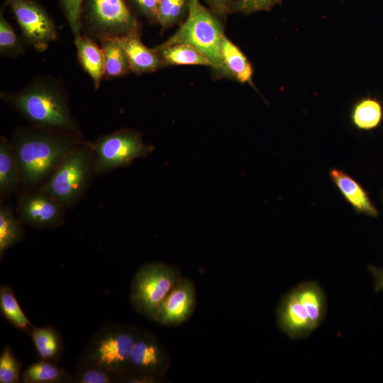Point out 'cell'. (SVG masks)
<instances>
[{
	"label": "cell",
	"instance_id": "obj_1",
	"mask_svg": "<svg viewBox=\"0 0 383 383\" xmlns=\"http://www.w3.org/2000/svg\"><path fill=\"white\" fill-rule=\"evenodd\" d=\"M11 143L19 166L21 184L34 187L48 179L82 141L77 133L33 127L16 129Z\"/></svg>",
	"mask_w": 383,
	"mask_h": 383
},
{
	"label": "cell",
	"instance_id": "obj_2",
	"mask_svg": "<svg viewBox=\"0 0 383 383\" xmlns=\"http://www.w3.org/2000/svg\"><path fill=\"white\" fill-rule=\"evenodd\" d=\"M1 98L34 127L79 134L67 96L51 79H36L19 91L1 92Z\"/></svg>",
	"mask_w": 383,
	"mask_h": 383
},
{
	"label": "cell",
	"instance_id": "obj_3",
	"mask_svg": "<svg viewBox=\"0 0 383 383\" xmlns=\"http://www.w3.org/2000/svg\"><path fill=\"white\" fill-rule=\"evenodd\" d=\"M327 299L316 282L301 283L284 296L277 311L279 328L292 339L304 338L326 318Z\"/></svg>",
	"mask_w": 383,
	"mask_h": 383
},
{
	"label": "cell",
	"instance_id": "obj_4",
	"mask_svg": "<svg viewBox=\"0 0 383 383\" xmlns=\"http://www.w3.org/2000/svg\"><path fill=\"white\" fill-rule=\"evenodd\" d=\"M222 27L215 13L200 0H189L187 17L179 29L160 47L189 45L199 50L219 74L231 76L220 51Z\"/></svg>",
	"mask_w": 383,
	"mask_h": 383
},
{
	"label": "cell",
	"instance_id": "obj_5",
	"mask_svg": "<svg viewBox=\"0 0 383 383\" xmlns=\"http://www.w3.org/2000/svg\"><path fill=\"white\" fill-rule=\"evenodd\" d=\"M94 174L92 146L82 142L69 152L39 189L53 196L66 209L71 208L85 192Z\"/></svg>",
	"mask_w": 383,
	"mask_h": 383
},
{
	"label": "cell",
	"instance_id": "obj_6",
	"mask_svg": "<svg viewBox=\"0 0 383 383\" xmlns=\"http://www.w3.org/2000/svg\"><path fill=\"white\" fill-rule=\"evenodd\" d=\"M140 332L132 326L105 324L93 335L79 360L123 376Z\"/></svg>",
	"mask_w": 383,
	"mask_h": 383
},
{
	"label": "cell",
	"instance_id": "obj_7",
	"mask_svg": "<svg viewBox=\"0 0 383 383\" xmlns=\"http://www.w3.org/2000/svg\"><path fill=\"white\" fill-rule=\"evenodd\" d=\"M179 279L176 270L167 265L145 264L131 282L130 300L133 309L155 321L162 302Z\"/></svg>",
	"mask_w": 383,
	"mask_h": 383
},
{
	"label": "cell",
	"instance_id": "obj_8",
	"mask_svg": "<svg viewBox=\"0 0 383 383\" xmlns=\"http://www.w3.org/2000/svg\"><path fill=\"white\" fill-rule=\"evenodd\" d=\"M95 172L100 175L128 166L134 160L154 150V146L143 141L141 135L133 130L122 129L101 136L91 145Z\"/></svg>",
	"mask_w": 383,
	"mask_h": 383
},
{
	"label": "cell",
	"instance_id": "obj_9",
	"mask_svg": "<svg viewBox=\"0 0 383 383\" xmlns=\"http://www.w3.org/2000/svg\"><path fill=\"white\" fill-rule=\"evenodd\" d=\"M11 8L26 41L44 51L57 38L54 23L48 13L32 0H6Z\"/></svg>",
	"mask_w": 383,
	"mask_h": 383
},
{
	"label": "cell",
	"instance_id": "obj_10",
	"mask_svg": "<svg viewBox=\"0 0 383 383\" xmlns=\"http://www.w3.org/2000/svg\"><path fill=\"white\" fill-rule=\"evenodd\" d=\"M66 208L49 194L38 189L21 196L18 217L31 227L55 228L64 221Z\"/></svg>",
	"mask_w": 383,
	"mask_h": 383
},
{
	"label": "cell",
	"instance_id": "obj_11",
	"mask_svg": "<svg viewBox=\"0 0 383 383\" xmlns=\"http://www.w3.org/2000/svg\"><path fill=\"white\" fill-rule=\"evenodd\" d=\"M89 11L93 24L104 37L128 34L137 28V21L124 0H89Z\"/></svg>",
	"mask_w": 383,
	"mask_h": 383
},
{
	"label": "cell",
	"instance_id": "obj_12",
	"mask_svg": "<svg viewBox=\"0 0 383 383\" xmlns=\"http://www.w3.org/2000/svg\"><path fill=\"white\" fill-rule=\"evenodd\" d=\"M168 365L167 352L157 338L140 331L133 345L125 374H146L162 378Z\"/></svg>",
	"mask_w": 383,
	"mask_h": 383
},
{
	"label": "cell",
	"instance_id": "obj_13",
	"mask_svg": "<svg viewBox=\"0 0 383 383\" xmlns=\"http://www.w3.org/2000/svg\"><path fill=\"white\" fill-rule=\"evenodd\" d=\"M193 282L180 278L162 302L155 321L163 326H178L192 314L196 306Z\"/></svg>",
	"mask_w": 383,
	"mask_h": 383
},
{
	"label": "cell",
	"instance_id": "obj_14",
	"mask_svg": "<svg viewBox=\"0 0 383 383\" xmlns=\"http://www.w3.org/2000/svg\"><path fill=\"white\" fill-rule=\"evenodd\" d=\"M123 49L129 69L140 74L152 72L160 67L163 61L155 49H150L140 40L135 32L115 36Z\"/></svg>",
	"mask_w": 383,
	"mask_h": 383
},
{
	"label": "cell",
	"instance_id": "obj_15",
	"mask_svg": "<svg viewBox=\"0 0 383 383\" xmlns=\"http://www.w3.org/2000/svg\"><path fill=\"white\" fill-rule=\"evenodd\" d=\"M329 175L344 199L357 213L377 217L378 211L369 194L358 182L343 170L333 168Z\"/></svg>",
	"mask_w": 383,
	"mask_h": 383
},
{
	"label": "cell",
	"instance_id": "obj_16",
	"mask_svg": "<svg viewBox=\"0 0 383 383\" xmlns=\"http://www.w3.org/2000/svg\"><path fill=\"white\" fill-rule=\"evenodd\" d=\"M352 125L360 131H370L383 121V104L374 96H362L355 101L350 113Z\"/></svg>",
	"mask_w": 383,
	"mask_h": 383
},
{
	"label": "cell",
	"instance_id": "obj_17",
	"mask_svg": "<svg viewBox=\"0 0 383 383\" xmlns=\"http://www.w3.org/2000/svg\"><path fill=\"white\" fill-rule=\"evenodd\" d=\"M21 184L19 166L11 145L4 136L0 138V194L6 196Z\"/></svg>",
	"mask_w": 383,
	"mask_h": 383
},
{
	"label": "cell",
	"instance_id": "obj_18",
	"mask_svg": "<svg viewBox=\"0 0 383 383\" xmlns=\"http://www.w3.org/2000/svg\"><path fill=\"white\" fill-rule=\"evenodd\" d=\"M79 60L98 89L104 74V57L102 49L89 38L80 36L75 40Z\"/></svg>",
	"mask_w": 383,
	"mask_h": 383
},
{
	"label": "cell",
	"instance_id": "obj_19",
	"mask_svg": "<svg viewBox=\"0 0 383 383\" xmlns=\"http://www.w3.org/2000/svg\"><path fill=\"white\" fill-rule=\"evenodd\" d=\"M30 336L41 360L57 364L63 354V343L58 331L52 326L33 329Z\"/></svg>",
	"mask_w": 383,
	"mask_h": 383
},
{
	"label": "cell",
	"instance_id": "obj_20",
	"mask_svg": "<svg viewBox=\"0 0 383 383\" xmlns=\"http://www.w3.org/2000/svg\"><path fill=\"white\" fill-rule=\"evenodd\" d=\"M220 51L231 77L239 82L252 84L253 70L251 64L241 50L224 35L221 38Z\"/></svg>",
	"mask_w": 383,
	"mask_h": 383
},
{
	"label": "cell",
	"instance_id": "obj_21",
	"mask_svg": "<svg viewBox=\"0 0 383 383\" xmlns=\"http://www.w3.org/2000/svg\"><path fill=\"white\" fill-rule=\"evenodd\" d=\"M20 381L23 383L72 382V376L56 363L40 359L24 370Z\"/></svg>",
	"mask_w": 383,
	"mask_h": 383
},
{
	"label": "cell",
	"instance_id": "obj_22",
	"mask_svg": "<svg viewBox=\"0 0 383 383\" xmlns=\"http://www.w3.org/2000/svg\"><path fill=\"white\" fill-rule=\"evenodd\" d=\"M0 310L2 316L11 325L30 334L34 326L24 313L9 286L4 285L0 287Z\"/></svg>",
	"mask_w": 383,
	"mask_h": 383
},
{
	"label": "cell",
	"instance_id": "obj_23",
	"mask_svg": "<svg viewBox=\"0 0 383 383\" xmlns=\"http://www.w3.org/2000/svg\"><path fill=\"white\" fill-rule=\"evenodd\" d=\"M162 61L170 65L210 66L209 61L196 49L186 45L176 44L155 48Z\"/></svg>",
	"mask_w": 383,
	"mask_h": 383
},
{
	"label": "cell",
	"instance_id": "obj_24",
	"mask_svg": "<svg viewBox=\"0 0 383 383\" xmlns=\"http://www.w3.org/2000/svg\"><path fill=\"white\" fill-rule=\"evenodd\" d=\"M101 49L104 57V74L111 78L123 75L129 66L125 52L116 38L104 37Z\"/></svg>",
	"mask_w": 383,
	"mask_h": 383
},
{
	"label": "cell",
	"instance_id": "obj_25",
	"mask_svg": "<svg viewBox=\"0 0 383 383\" xmlns=\"http://www.w3.org/2000/svg\"><path fill=\"white\" fill-rule=\"evenodd\" d=\"M22 221L16 218L11 209L4 204L0 206V258L7 250L17 244L23 238Z\"/></svg>",
	"mask_w": 383,
	"mask_h": 383
},
{
	"label": "cell",
	"instance_id": "obj_26",
	"mask_svg": "<svg viewBox=\"0 0 383 383\" xmlns=\"http://www.w3.org/2000/svg\"><path fill=\"white\" fill-rule=\"evenodd\" d=\"M72 376V382L113 383L121 382L122 375L97 365L78 360Z\"/></svg>",
	"mask_w": 383,
	"mask_h": 383
},
{
	"label": "cell",
	"instance_id": "obj_27",
	"mask_svg": "<svg viewBox=\"0 0 383 383\" xmlns=\"http://www.w3.org/2000/svg\"><path fill=\"white\" fill-rule=\"evenodd\" d=\"M22 363L11 347L6 345L0 355V383H17L21 380Z\"/></svg>",
	"mask_w": 383,
	"mask_h": 383
},
{
	"label": "cell",
	"instance_id": "obj_28",
	"mask_svg": "<svg viewBox=\"0 0 383 383\" xmlns=\"http://www.w3.org/2000/svg\"><path fill=\"white\" fill-rule=\"evenodd\" d=\"M188 7L189 0H160L156 19L162 27H168L175 23Z\"/></svg>",
	"mask_w": 383,
	"mask_h": 383
},
{
	"label": "cell",
	"instance_id": "obj_29",
	"mask_svg": "<svg viewBox=\"0 0 383 383\" xmlns=\"http://www.w3.org/2000/svg\"><path fill=\"white\" fill-rule=\"evenodd\" d=\"M0 52L2 55L13 57L23 52L18 36L2 13L0 18Z\"/></svg>",
	"mask_w": 383,
	"mask_h": 383
},
{
	"label": "cell",
	"instance_id": "obj_30",
	"mask_svg": "<svg viewBox=\"0 0 383 383\" xmlns=\"http://www.w3.org/2000/svg\"><path fill=\"white\" fill-rule=\"evenodd\" d=\"M283 0H233L230 13L250 14L267 11L282 3Z\"/></svg>",
	"mask_w": 383,
	"mask_h": 383
},
{
	"label": "cell",
	"instance_id": "obj_31",
	"mask_svg": "<svg viewBox=\"0 0 383 383\" xmlns=\"http://www.w3.org/2000/svg\"><path fill=\"white\" fill-rule=\"evenodd\" d=\"M83 0H60L74 39L80 35V13Z\"/></svg>",
	"mask_w": 383,
	"mask_h": 383
},
{
	"label": "cell",
	"instance_id": "obj_32",
	"mask_svg": "<svg viewBox=\"0 0 383 383\" xmlns=\"http://www.w3.org/2000/svg\"><path fill=\"white\" fill-rule=\"evenodd\" d=\"M160 0H133L138 9L150 18H155Z\"/></svg>",
	"mask_w": 383,
	"mask_h": 383
},
{
	"label": "cell",
	"instance_id": "obj_33",
	"mask_svg": "<svg viewBox=\"0 0 383 383\" xmlns=\"http://www.w3.org/2000/svg\"><path fill=\"white\" fill-rule=\"evenodd\" d=\"M211 10L215 14L225 16L231 11V6L233 0H206Z\"/></svg>",
	"mask_w": 383,
	"mask_h": 383
},
{
	"label": "cell",
	"instance_id": "obj_34",
	"mask_svg": "<svg viewBox=\"0 0 383 383\" xmlns=\"http://www.w3.org/2000/svg\"><path fill=\"white\" fill-rule=\"evenodd\" d=\"M368 270L374 280V291H383V268L369 265Z\"/></svg>",
	"mask_w": 383,
	"mask_h": 383
}]
</instances>
